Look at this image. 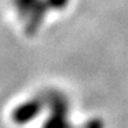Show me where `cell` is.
Masks as SVG:
<instances>
[{"label": "cell", "mask_w": 128, "mask_h": 128, "mask_svg": "<svg viewBox=\"0 0 128 128\" xmlns=\"http://www.w3.org/2000/svg\"><path fill=\"white\" fill-rule=\"evenodd\" d=\"M44 106L45 104L42 101V98H33L30 101H26L20 104L19 106H16L11 113V118H12L14 123L20 124V126L30 123L41 113Z\"/></svg>", "instance_id": "1"}, {"label": "cell", "mask_w": 128, "mask_h": 128, "mask_svg": "<svg viewBox=\"0 0 128 128\" xmlns=\"http://www.w3.org/2000/svg\"><path fill=\"white\" fill-rule=\"evenodd\" d=\"M42 128H75L68 121V114H53L48 117V120L44 123Z\"/></svg>", "instance_id": "2"}, {"label": "cell", "mask_w": 128, "mask_h": 128, "mask_svg": "<svg viewBox=\"0 0 128 128\" xmlns=\"http://www.w3.org/2000/svg\"><path fill=\"white\" fill-rule=\"evenodd\" d=\"M80 128H105V123L101 118H91V120L86 121Z\"/></svg>", "instance_id": "3"}, {"label": "cell", "mask_w": 128, "mask_h": 128, "mask_svg": "<svg viewBox=\"0 0 128 128\" xmlns=\"http://www.w3.org/2000/svg\"><path fill=\"white\" fill-rule=\"evenodd\" d=\"M49 3L52 7H54V8H63L68 3V0H49Z\"/></svg>", "instance_id": "4"}]
</instances>
